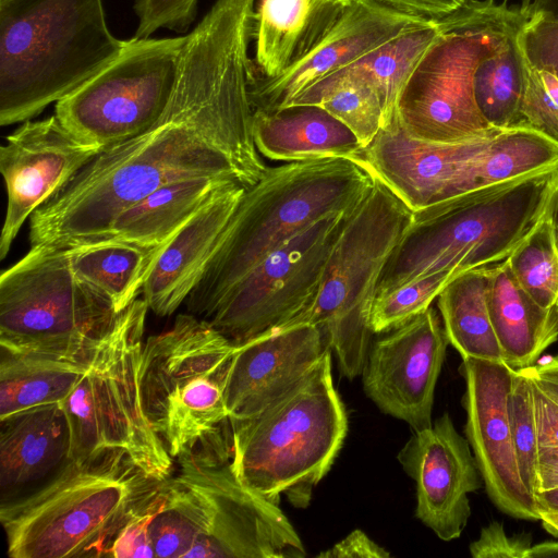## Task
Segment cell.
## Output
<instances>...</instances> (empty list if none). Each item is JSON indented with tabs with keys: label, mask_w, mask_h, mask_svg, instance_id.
<instances>
[{
	"label": "cell",
	"mask_w": 558,
	"mask_h": 558,
	"mask_svg": "<svg viewBox=\"0 0 558 558\" xmlns=\"http://www.w3.org/2000/svg\"><path fill=\"white\" fill-rule=\"evenodd\" d=\"M256 0H216L185 35L170 102L145 132L100 151L29 218V244L70 248L100 239L124 209L170 182L267 169L253 138L248 85Z\"/></svg>",
	"instance_id": "cell-1"
},
{
	"label": "cell",
	"mask_w": 558,
	"mask_h": 558,
	"mask_svg": "<svg viewBox=\"0 0 558 558\" xmlns=\"http://www.w3.org/2000/svg\"><path fill=\"white\" fill-rule=\"evenodd\" d=\"M374 181L360 158H311L267 167L245 190L202 280L185 301L186 313L206 320L268 254L317 220L351 211Z\"/></svg>",
	"instance_id": "cell-2"
},
{
	"label": "cell",
	"mask_w": 558,
	"mask_h": 558,
	"mask_svg": "<svg viewBox=\"0 0 558 558\" xmlns=\"http://www.w3.org/2000/svg\"><path fill=\"white\" fill-rule=\"evenodd\" d=\"M126 40L102 0L0 2V124L37 117L113 61Z\"/></svg>",
	"instance_id": "cell-3"
},
{
	"label": "cell",
	"mask_w": 558,
	"mask_h": 558,
	"mask_svg": "<svg viewBox=\"0 0 558 558\" xmlns=\"http://www.w3.org/2000/svg\"><path fill=\"white\" fill-rule=\"evenodd\" d=\"M160 481L144 472L122 449L66 460L39 489L1 502L8 555L105 557L130 511Z\"/></svg>",
	"instance_id": "cell-4"
},
{
	"label": "cell",
	"mask_w": 558,
	"mask_h": 558,
	"mask_svg": "<svg viewBox=\"0 0 558 558\" xmlns=\"http://www.w3.org/2000/svg\"><path fill=\"white\" fill-rule=\"evenodd\" d=\"M557 180L558 168L412 211L377 294L440 270L465 271L505 260L547 211Z\"/></svg>",
	"instance_id": "cell-5"
},
{
	"label": "cell",
	"mask_w": 558,
	"mask_h": 558,
	"mask_svg": "<svg viewBox=\"0 0 558 558\" xmlns=\"http://www.w3.org/2000/svg\"><path fill=\"white\" fill-rule=\"evenodd\" d=\"M230 463L238 478L266 499L284 495L308 505L347 435L344 405L333 386L331 351L281 397L253 415L228 418Z\"/></svg>",
	"instance_id": "cell-6"
},
{
	"label": "cell",
	"mask_w": 558,
	"mask_h": 558,
	"mask_svg": "<svg viewBox=\"0 0 558 558\" xmlns=\"http://www.w3.org/2000/svg\"><path fill=\"white\" fill-rule=\"evenodd\" d=\"M148 311L145 300L138 298L118 314L60 402L70 430L68 460L122 449L154 478L172 473L174 460L143 404L141 361Z\"/></svg>",
	"instance_id": "cell-7"
},
{
	"label": "cell",
	"mask_w": 558,
	"mask_h": 558,
	"mask_svg": "<svg viewBox=\"0 0 558 558\" xmlns=\"http://www.w3.org/2000/svg\"><path fill=\"white\" fill-rule=\"evenodd\" d=\"M411 217L412 210L375 175L373 186L348 215L314 299L284 325L316 326L349 379L362 374L379 281Z\"/></svg>",
	"instance_id": "cell-8"
},
{
	"label": "cell",
	"mask_w": 558,
	"mask_h": 558,
	"mask_svg": "<svg viewBox=\"0 0 558 558\" xmlns=\"http://www.w3.org/2000/svg\"><path fill=\"white\" fill-rule=\"evenodd\" d=\"M525 21L519 8L495 0H469L439 19V36L400 93L401 129L413 138L435 143L493 136L498 130L485 121L474 99V71Z\"/></svg>",
	"instance_id": "cell-9"
},
{
	"label": "cell",
	"mask_w": 558,
	"mask_h": 558,
	"mask_svg": "<svg viewBox=\"0 0 558 558\" xmlns=\"http://www.w3.org/2000/svg\"><path fill=\"white\" fill-rule=\"evenodd\" d=\"M119 313L73 269L66 248L29 251L0 276V347L14 353L78 355Z\"/></svg>",
	"instance_id": "cell-10"
},
{
	"label": "cell",
	"mask_w": 558,
	"mask_h": 558,
	"mask_svg": "<svg viewBox=\"0 0 558 558\" xmlns=\"http://www.w3.org/2000/svg\"><path fill=\"white\" fill-rule=\"evenodd\" d=\"M234 343L190 313L148 337L141 361L146 415L169 454L228 420L225 390Z\"/></svg>",
	"instance_id": "cell-11"
},
{
	"label": "cell",
	"mask_w": 558,
	"mask_h": 558,
	"mask_svg": "<svg viewBox=\"0 0 558 558\" xmlns=\"http://www.w3.org/2000/svg\"><path fill=\"white\" fill-rule=\"evenodd\" d=\"M228 420L174 458L172 475L194 497L201 535L191 558H303L304 545L278 507L244 485L231 463Z\"/></svg>",
	"instance_id": "cell-12"
},
{
	"label": "cell",
	"mask_w": 558,
	"mask_h": 558,
	"mask_svg": "<svg viewBox=\"0 0 558 558\" xmlns=\"http://www.w3.org/2000/svg\"><path fill=\"white\" fill-rule=\"evenodd\" d=\"M184 40L185 35L126 40L113 61L56 102V117L102 149L145 132L170 102Z\"/></svg>",
	"instance_id": "cell-13"
},
{
	"label": "cell",
	"mask_w": 558,
	"mask_h": 558,
	"mask_svg": "<svg viewBox=\"0 0 558 558\" xmlns=\"http://www.w3.org/2000/svg\"><path fill=\"white\" fill-rule=\"evenodd\" d=\"M349 214L328 215L268 254L206 322L234 344L287 325L314 299Z\"/></svg>",
	"instance_id": "cell-14"
},
{
	"label": "cell",
	"mask_w": 558,
	"mask_h": 558,
	"mask_svg": "<svg viewBox=\"0 0 558 558\" xmlns=\"http://www.w3.org/2000/svg\"><path fill=\"white\" fill-rule=\"evenodd\" d=\"M448 344L442 320L432 306L387 331L367 353L361 374L366 396L413 430L430 426Z\"/></svg>",
	"instance_id": "cell-15"
},
{
	"label": "cell",
	"mask_w": 558,
	"mask_h": 558,
	"mask_svg": "<svg viewBox=\"0 0 558 558\" xmlns=\"http://www.w3.org/2000/svg\"><path fill=\"white\" fill-rule=\"evenodd\" d=\"M513 373L505 362L462 360L465 438L493 504L512 518L539 521L536 499L520 475L511 435L508 400Z\"/></svg>",
	"instance_id": "cell-16"
},
{
	"label": "cell",
	"mask_w": 558,
	"mask_h": 558,
	"mask_svg": "<svg viewBox=\"0 0 558 558\" xmlns=\"http://www.w3.org/2000/svg\"><path fill=\"white\" fill-rule=\"evenodd\" d=\"M104 149L86 143L56 117L27 120L0 147L7 209L0 234L4 259L26 219L53 198Z\"/></svg>",
	"instance_id": "cell-17"
},
{
	"label": "cell",
	"mask_w": 558,
	"mask_h": 558,
	"mask_svg": "<svg viewBox=\"0 0 558 558\" xmlns=\"http://www.w3.org/2000/svg\"><path fill=\"white\" fill-rule=\"evenodd\" d=\"M397 459L416 485L415 517L441 541L459 538L471 517L469 495L481 488L483 478L450 415L413 430Z\"/></svg>",
	"instance_id": "cell-18"
},
{
	"label": "cell",
	"mask_w": 558,
	"mask_h": 558,
	"mask_svg": "<svg viewBox=\"0 0 558 558\" xmlns=\"http://www.w3.org/2000/svg\"><path fill=\"white\" fill-rule=\"evenodd\" d=\"M329 351L312 324L279 327L234 344L225 398L228 418L255 414L296 385Z\"/></svg>",
	"instance_id": "cell-19"
},
{
	"label": "cell",
	"mask_w": 558,
	"mask_h": 558,
	"mask_svg": "<svg viewBox=\"0 0 558 558\" xmlns=\"http://www.w3.org/2000/svg\"><path fill=\"white\" fill-rule=\"evenodd\" d=\"M423 19L388 9L371 0H352L351 7L328 36L282 75L262 78L252 74L248 85L253 110L287 107L302 90L353 63Z\"/></svg>",
	"instance_id": "cell-20"
},
{
	"label": "cell",
	"mask_w": 558,
	"mask_h": 558,
	"mask_svg": "<svg viewBox=\"0 0 558 558\" xmlns=\"http://www.w3.org/2000/svg\"><path fill=\"white\" fill-rule=\"evenodd\" d=\"M239 182L219 190L160 252L143 288L158 316L172 315L202 280L245 192Z\"/></svg>",
	"instance_id": "cell-21"
},
{
	"label": "cell",
	"mask_w": 558,
	"mask_h": 558,
	"mask_svg": "<svg viewBox=\"0 0 558 558\" xmlns=\"http://www.w3.org/2000/svg\"><path fill=\"white\" fill-rule=\"evenodd\" d=\"M352 0H259L252 60L256 76L276 78L304 59L335 28Z\"/></svg>",
	"instance_id": "cell-22"
},
{
	"label": "cell",
	"mask_w": 558,
	"mask_h": 558,
	"mask_svg": "<svg viewBox=\"0 0 558 558\" xmlns=\"http://www.w3.org/2000/svg\"><path fill=\"white\" fill-rule=\"evenodd\" d=\"M1 502L68 460L70 430L60 403L0 418Z\"/></svg>",
	"instance_id": "cell-23"
},
{
	"label": "cell",
	"mask_w": 558,
	"mask_h": 558,
	"mask_svg": "<svg viewBox=\"0 0 558 558\" xmlns=\"http://www.w3.org/2000/svg\"><path fill=\"white\" fill-rule=\"evenodd\" d=\"M252 129L259 154L276 161L356 158L364 148L344 123L314 105L253 110Z\"/></svg>",
	"instance_id": "cell-24"
},
{
	"label": "cell",
	"mask_w": 558,
	"mask_h": 558,
	"mask_svg": "<svg viewBox=\"0 0 558 558\" xmlns=\"http://www.w3.org/2000/svg\"><path fill=\"white\" fill-rule=\"evenodd\" d=\"M487 270L486 301L504 362L514 371L530 367L558 340V307L537 304L506 259Z\"/></svg>",
	"instance_id": "cell-25"
},
{
	"label": "cell",
	"mask_w": 558,
	"mask_h": 558,
	"mask_svg": "<svg viewBox=\"0 0 558 558\" xmlns=\"http://www.w3.org/2000/svg\"><path fill=\"white\" fill-rule=\"evenodd\" d=\"M231 182L238 181L194 178L162 185L119 214L98 240H120L147 247L165 245Z\"/></svg>",
	"instance_id": "cell-26"
},
{
	"label": "cell",
	"mask_w": 558,
	"mask_h": 558,
	"mask_svg": "<svg viewBox=\"0 0 558 558\" xmlns=\"http://www.w3.org/2000/svg\"><path fill=\"white\" fill-rule=\"evenodd\" d=\"M97 343L78 355L1 350L0 418L29 408L62 402L85 371Z\"/></svg>",
	"instance_id": "cell-27"
},
{
	"label": "cell",
	"mask_w": 558,
	"mask_h": 558,
	"mask_svg": "<svg viewBox=\"0 0 558 558\" xmlns=\"http://www.w3.org/2000/svg\"><path fill=\"white\" fill-rule=\"evenodd\" d=\"M165 245L147 247L104 239L66 248L76 274L105 294L121 313L143 292Z\"/></svg>",
	"instance_id": "cell-28"
},
{
	"label": "cell",
	"mask_w": 558,
	"mask_h": 558,
	"mask_svg": "<svg viewBox=\"0 0 558 558\" xmlns=\"http://www.w3.org/2000/svg\"><path fill=\"white\" fill-rule=\"evenodd\" d=\"M487 267L452 278L437 298L442 325L451 344L464 359L504 362L487 301Z\"/></svg>",
	"instance_id": "cell-29"
},
{
	"label": "cell",
	"mask_w": 558,
	"mask_h": 558,
	"mask_svg": "<svg viewBox=\"0 0 558 558\" xmlns=\"http://www.w3.org/2000/svg\"><path fill=\"white\" fill-rule=\"evenodd\" d=\"M440 32L439 20L422 21L342 68L362 75L376 86L384 110L383 128L397 120L400 93Z\"/></svg>",
	"instance_id": "cell-30"
},
{
	"label": "cell",
	"mask_w": 558,
	"mask_h": 558,
	"mask_svg": "<svg viewBox=\"0 0 558 558\" xmlns=\"http://www.w3.org/2000/svg\"><path fill=\"white\" fill-rule=\"evenodd\" d=\"M524 23L514 28L497 50L481 60L474 71L473 95L477 109L497 130L519 124L527 70L520 40Z\"/></svg>",
	"instance_id": "cell-31"
},
{
	"label": "cell",
	"mask_w": 558,
	"mask_h": 558,
	"mask_svg": "<svg viewBox=\"0 0 558 558\" xmlns=\"http://www.w3.org/2000/svg\"><path fill=\"white\" fill-rule=\"evenodd\" d=\"M558 168V143L529 126L498 130L471 171V191Z\"/></svg>",
	"instance_id": "cell-32"
},
{
	"label": "cell",
	"mask_w": 558,
	"mask_h": 558,
	"mask_svg": "<svg viewBox=\"0 0 558 558\" xmlns=\"http://www.w3.org/2000/svg\"><path fill=\"white\" fill-rule=\"evenodd\" d=\"M319 106L344 123L365 148L384 125V110L376 86L345 69L322 78L287 106Z\"/></svg>",
	"instance_id": "cell-33"
},
{
	"label": "cell",
	"mask_w": 558,
	"mask_h": 558,
	"mask_svg": "<svg viewBox=\"0 0 558 558\" xmlns=\"http://www.w3.org/2000/svg\"><path fill=\"white\" fill-rule=\"evenodd\" d=\"M520 287L542 307H558V245L550 205L506 258Z\"/></svg>",
	"instance_id": "cell-34"
},
{
	"label": "cell",
	"mask_w": 558,
	"mask_h": 558,
	"mask_svg": "<svg viewBox=\"0 0 558 558\" xmlns=\"http://www.w3.org/2000/svg\"><path fill=\"white\" fill-rule=\"evenodd\" d=\"M463 271L445 269L376 295L371 311L374 333L387 332L432 306L447 283Z\"/></svg>",
	"instance_id": "cell-35"
},
{
	"label": "cell",
	"mask_w": 558,
	"mask_h": 558,
	"mask_svg": "<svg viewBox=\"0 0 558 558\" xmlns=\"http://www.w3.org/2000/svg\"><path fill=\"white\" fill-rule=\"evenodd\" d=\"M509 421L522 482L535 497L538 469V444L533 388L530 378L514 371L508 400Z\"/></svg>",
	"instance_id": "cell-36"
},
{
	"label": "cell",
	"mask_w": 558,
	"mask_h": 558,
	"mask_svg": "<svg viewBox=\"0 0 558 558\" xmlns=\"http://www.w3.org/2000/svg\"><path fill=\"white\" fill-rule=\"evenodd\" d=\"M518 125L529 126L558 143V77L529 62Z\"/></svg>",
	"instance_id": "cell-37"
},
{
	"label": "cell",
	"mask_w": 558,
	"mask_h": 558,
	"mask_svg": "<svg viewBox=\"0 0 558 558\" xmlns=\"http://www.w3.org/2000/svg\"><path fill=\"white\" fill-rule=\"evenodd\" d=\"M198 0H136V38H147L160 28L185 32L195 20Z\"/></svg>",
	"instance_id": "cell-38"
},
{
	"label": "cell",
	"mask_w": 558,
	"mask_h": 558,
	"mask_svg": "<svg viewBox=\"0 0 558 558\" xmlns=\"http://www.w3.org/2000/svg\"><path fill=\"white\" fill-rule=\"evenodd\" d=\"M520 40L527 62L558 77V22L526 20Z\"/></svg>",
	"instance_id": "cell-39"
},
{
	"label": "cell",
	"mask_w": 558,
	"mask_h": 558,
	"mask_svg": "<svg viewBox=\"0 0 558 558\" xmlns=\"http://www.w3.org/2000/svg\"><path fill=\"white\" fill-rule=\"evenodd\" d=\"M532 547L530 535H508L504 524L494 521L481 530L469 549L474 558H530Z\"/></svg>",
	"instance_id": "cell-40"
},
{
	"label": "cell",
	"mask_w": 558,
	"mask_h": 558,
	"mask_svg": "<svg viewBox=\"0 0 558 558\" xmlns=\"http://www.w3.org/2000/svg\"><path fill=\"white\" fill-rule=\"evenodd\" d=\"M532 388L538 460L545 457H558V405L545 396L533 383Z\"/></svg>",
	"instance_id": "cell-41"
},
{
	"label": "cell",
	"mask_w": 558,
	"mask_h": 558,
	"mask_svg": "<svg viewBox=\"0 0 558 558\" xmlns=\"http://www.w3.org/2000/svg\"><path fill=\"white\" fill-rule=\"evenodd\" d=\"M393 11L423 20H439L469 0H371Z\"/></svg>",
	"instance_id": "cell-42"
},
{
	"label": "cell",
	"mask_w": 558,
	"mask_h": 558,
	"mask_svg": "<svg viewBox=\"0 0 558 558\" xmlns=\"http://www.w3.org/2000/svg\"><path fill=\"white\" fill-rule=\"evenodd\" d=\"M389 556V551L361 530L352 531L332 547L317 555L322 558H387Z\"/></svg>",
	"instance_id": "cell-43"
},
{
	"label": "cell",
	"mask_w": 558,
	"mask_h": 558,
	"mask_svg": "<svg viewBox=\"0 0 558 558\" xmlns=\"http://www.w3.org/2000/svg\"><path fill=\"white\" fill-rule=\"evenodd\" d=\"M519 371L523 372L545 396L558 405V355L547 356Z\"/></svg>",
	"instance_id": "cell-44"
},
{
	"label": "cell",
	"mask_w": 558,
	"mask_h": 558,
	"mask_svg": "<svg viewBox=\"0 0 558 558\" xmlns=\"http://www.w3.org/2000/svg\"><path fill=\"white\" fill-rule=\"evenodd\" d=\"M519 10L526 20L558 22V0H522Z\"/></svg>",
	"instance_id": "cell-45"
},
{
	"label": "cell",
	"mask_w": 558,
	"mask_h": 558,
	"mask_svg": "<svg viewBox=\"0 0 558 558\" xmlns=\"http://www.w3.org/2000/svg\"><path fill=\"white\" fill-rule=\"evenodd\" d=\"M554 488H558V457L541 458L538 460L536 493Z\"/></svg>",
	"instance_id": "cell-46"
},
{
	"label": "cell",
	"mask_w": 558,
	"mask_h": 558,
	"mask_svg": "<svg viewBox=\"0 0 558 558\" xmlns=\"http://www.w3.org/2000/svg\"><path fill=\"white\" fill-rule=\"evenodd\" d=\"M535 499L539 509L558 513V488L537 492Z\"/></svg>",
	"instance_id": "cell-47"
},
{
	"label": "cell",
	"mask_w": 558,
	"mask_h": 558,
	"mask_svg": "<svg viewBox=\"0 0 558 558\" xmlns=\"http://www.w3.org/2000/svg\"><path fill=\"white\" fill-rule=\"evenodd\" d=\"M554 556H558V541H544L533 545L530 558Z\"/></svg>",
	"instance_id": "cell-48"
},
{
	"label": "cell",
	"mask_w": 558,
	"mask_h": 558,
	"mask_svg": "<svg viewBox=\"0 0 558 558\" xmlns=\"http://www.w3.org/2000/svg\"><path fill=\"white\" fill-rule=\"evenodd\" d=\"M539 521L542 526L550 535L558 537V513L539 509Z\"/></svg>",
	"instance_id": "cell-49"
},
{
	"label": "cell",
	"mask_w": 558,
	"mask_h": 558,
	"mask_svg": "<svg viewBox=\"0 0 558 558\" xmlns=\"http://www.w3.org/2000/svg\"><path fill=\"white\" fill-rule=\"evenodd\" d=\"M550 213L553 217V223L555 229V235L558 245V180L553 192L551 201H550Z\"/></svg>",
	"instance_id": "cell-50"
},
{
	"label": "cell",
	"mask_w": 558,
	"mask_h": 558,
	"mask_svg": "<svg viewBox=\"0 0 558 558\" xmlns=\"http://www.w3.org/2000/svg\"><path fill=\"white\" fill-rule=\"evenodd\" d=\"M2 1H4V0H0V2H2Z\"/></svg>",
	"instance_id": "cell-51"
}]
</instances>
